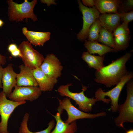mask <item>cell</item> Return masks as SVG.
<instances>
[{
    "label": "cell",
    "instance_id": "cell-36",
    "mask_svg": "<svg viewBox=\"0 0 133 133\" xmlns=\"http://www.w3.org/2000/svg\"></svg>",
    "mask_w": 133,
    "mask_h": 133
},
{
    "label": "cell",
    "instance_id": "cell-6",
    "mask_svg": "<svg viewBox=\"0 0 133 133\" xmlns=\"http://www.w3.org/2000/svg\"><path fill=\"white\" fill-rule=\"evenodd\" d=\"M59 106L57 110L62 111L65 110L67 112L68 118L65 122L70 124L76 120L84 118H95L100 116H105L106 115L105 112L102 111L95 114L87 113L82 111L74 106L70 101V99L67 97L62 100L58 98Z\"/></svg>",
    "mask_w": 133,
    "mask_h": 133
},
{
    "label": "cell",
    "instance_id": "cell-28",
    "mask_svg": "<svg viewBox=\"0 0 133 133\" xmlns=\"http://www.w3.org/2000/svg\"><path fill=\"white\" fill-rule=\"evenodd\" d=\"M83 3L85 6H88L89 8L95 6V3L94 0H82Z\"/></svg>",
    "mask_w": 133,
    "mask_h": 133
},
{
    "label": "cell",
    "instance_id": "cell-2",
    "mask_svg": "<svg viewBox=\"0 0 133 133\" xmlns=\"http://www.w3.org/2000/svg\"><path fill=\"white\" fill-rule=\"evenodd\" d=\"M6 2L8 6V19L10 21L20 22L25 18H28L34 21L38 20L33 12L34 8L37 3V0H33L31 2L25 0L21 4L15 2L12 0H8Z\"/></svg>",
    "mask_w": 133,
    "mask_h": 133
},
{
    "label": "cell",
    "instance_id": "cell-24",
    "mask_svg": "<svg viewBox=\"0 0 133 133\" xmlns=\"http://www.w3.org/2000/svg\"><path fill=\"white\" fill-rule=\"evenodd\" d=\"M101 27L100 20L98 18L95 21L89 29L87 37L88 41H97Z\"/></svg>",
    "mask_w": 133,
    "mask_h": 133
},
{
    "label": "cell",
    "instance_id": "cell-31",
    "mask_svg": "<svg viewBox=\"0 0 133 133\" xmlns=\"http://www.w3.org/2000/svg\"><path fill=\"white\" fill-rule=\"evenodd\" d=\"M6 63V57L0 54V65H5Z\"/></svg>",
    "mask_w": 133,
    "mask_h": 133
},
{
    "label": "cell",
    "instance_id": "cell-32",
    "mask_svg": "<svg viewBox=\"0 0 133 133\" xmlns=\"http://www.w3.org/2000/svg\"><path fill=\"white\" fill-rule=\"evenodd\" d=\"M3 69L1 66L0 65V88H2V79L3 76Z\"/></svg>",
    "mask_w": 133,
    "mask_h": 133
},
{
    "label": "cell",
    "instance_id": "cell-26",
    "mask_svg": "<svg viewBox=\"0 0 133 133\" xmlns=\"http://www.w3.org/2000/svg\"><path fill=\"white\" fill-rule=\"evenodd\" d=\"M133 8V0H126L121 1L118 13H122L131 11Z\"/></svg>",
    "mask_w": 133,
    "mask_h": 133
},
{
    "label": "cell",
    "instance_id": "cell-3",
    "mask_svg": "<svg viewBox=\"0 0 133 133\" xmlns=\"http://www.w3.org/2000/svg\"><path fill=\"white\" fill-rule=\"evenodd\" d=\"M133 77V72L128 71L114 88L106 92L104 91L101 88H99L95 92L94 97L99 101L106 103L111 101V107L108 110H111L114 112H117L119 106L118 100L121 91L125 84Z\"/></svg>",
    "mask_w": 133,
    "mask_h": 133
},
{
    "label": "cell",
    "instance_id": "cell-8",
    "mask_svg": "<svg viewBox=\"0 0 133 133\" xmlns=\"http://www.w3.org/2000/svg\"><path fill=\"white\" fill-rule=\"evenodd\" d=\"M25 101L15 102L8 100L3 91L0 92V133H9L7 130L8 122L10 116L18 106L25 104Z\"/></svg>",
    "mask_w": 133,
    "mask_h": 133
},
{
    "label": "cell",
    "instance_id": "cell-35",
    "mask_svg": "<svg viewBox=\"0 0 133 133\" xmlns=\"http://www.w3.org/2000/svg\"><path fill=\"white\" fill-rule=\"evenodd\" d=\"M4 24V22L2 20L0 19V28L3 26Z\"/></svg>",
    "mask_w": 133,
    "mask_h": 133
},
{
    "label": "cell",
    "instance_id": "cell-29",
    "mask_svg": "<svg viewBox=\"0 0 133 133\" xmlns=\"http://www.w3.org/2000/svg\"><path fill=\"white\" fill-rule=\"evenodd\" d=\"M18 48L17 45L12 43L9 44L8 47V50L9 52L11 53L14 51Z\"/></svg>",
    "mask_w": 133,
    "mask_h": 133
},
{
    "label": "cell",
    "instance_id": "cell-23",
    "mask_svg": "<svg viewBox=\"0 0 133 133\" xmlns=\"http://www.w3.org/2000/svg\"><path fill=\"white\" fill-rule=\"evenodd\" d=\"M131 37L130 34L121 35L115 37L114 52H116L125 50L129 46Z\"/></svg>",
    "mask_w": 133,
    "mask_h": 133
},
{
    "label": "cell",
    "instance_id": "cell-18",
    "mask_svg": "<svg viewBox=\"0 0 133 133\" xmlns=\"http://www.w3.org/2000/svg\"><path fill=\"white\" fill-rule=\"evenodd\" d=\"M95 6L102 14L117 13L121 0H94Z\"/></svg>",
    "mask_w": 133,
    "mask_h": 133
},
{
    "label": "cell",
    "instance_id": "cell-11",
    "mask_svg": "<svg viewBox=\"0 0 133 133\" xmlns=\"http://www.w3.org/2000/svg\"><path fill=\"white\" fill-rule=\"evenodd\" d=\"M40 68L49 77L57 79L62 74L63 66L57 57L51 53L47 55Z\"/></svg>",
    "mask_w": 133,
    "mask_h": 133
},
{
    "label": "cell",
    "instance_id": "cell-33",
    "mask_svg": "<svg viewBox=\"0 0 133 133\" xmlns=\"http://www.w3.org/2000/svg\"><path fill=\"white\" fill-rule=\"evenodd\" d=\"M41 2L42 3H46L48 6H49L50 4H53V3L54 4V1L53 0H41Z\"/></svg>",
    "mask_w": 133,
    "mask_h": 133
},
{
    "label": "cell",
    "instance_id": "cell-14",
    "mask_svg": "<svg viewBox=\"0 0 133 133\" xmlns=\"http://www.w3.org/2000/svg\"><path fill=\"white\" fill-rule=\"evenodd\" d=\"M38 87L42 91H50L57 83V79L50 77L45 74L39 68L33 70Z\"/></svg>",
    "mask_w": 133,
    "mask_h": 133
},
{
    "label": "cell",
    "instance_id": "cell-13",
    "mask_svg": "<svg viewBox=\"0 0 133 133\" xmlns=\"http://www.w3.org/2000/svg\"><path fill=\"white\" fill-rule=\"evenodd\" d=\"M20 72L16 76V86H35L38 85L34 76L33 70L22 64L19 66Z\"/></svg>",
    "mask_w": 133,
    "mask_h": 133
},
{
    "label": "cell",
    "instance_id": "cell-30",
    "mask_svg": "<svg viewBox=\"0 0 133 133\" xmlns=\"http://www.w3.org/2000/svg\"><path fill=\"white\" fill-rule=\"evenodd\" d=\"M11 55L14 57H19L21 58L22 56L20 51L18 48L15 50L10 53Z\"/></svg>",
    "mask_w": 133,
    "mask_h": 133
},
{
    "label": "cell",
    "instance_id": "cell-9",
    "mask_svg": "<svg viewBox=\"0 0 133 133\" xmlns=\"http://www.w3.org/2000/svg\"><path fill=\"white\" fill-rule=\"evenodd\" d=\"M80 10L83 15V21L82 29L77 35L79 40L85 41L87 38L88 32L92 24L99 18L100 13L95 6L89 8L83 5L80 0L78 1Z\"/></svg>",
    "mask_w": 133,
    "mask_h": 133
},
{
    "label": "cell",
    "instance_id": "cell-4",
    "mask_svg": "<svg viewBox=\"0 0 133 133\" xmlns=\"http://www.w3.org/2000/svg\"><path fill=\"white\" fill-rule=\"evenodd\" d=\"M71 83H68L64 85H62L59 87L57 91L60 95L66 96L71 98L75 101L76 104L79 106V108L84 112H88L91 111L93 105L96 102L99 100L95 97L89 98L86 96L84 92L87 87L82 85V91L79 93H74L70 91L69 89Z\"/></svg>",
    "mask_w": 133,
    "mask_h": 133
},
{
    "label": "cell",
    "instance_id": "cell-7",
    "mask_svg": "<svg viewBox=\"0 0 133 133\" xmlns=\"http://www.w3.org/2000/svg\"><path fill=\"white\" fill-rule=\"evenodd\" d=\"M24 65L32 70L40 67L44 59L28 41H24L18 46Z\"/></svg>",
    "mask_w": 133,
    "mask_h": 133
},
{
    "label": "cell",
    "instance_id": "cell-10",
    "mask_svg": "<svg viewBox=\"0 0 133 133\" xmlns=\"http://www.w3.org/2000/svg\"><path fill=\"white\" fill-rule=\"evenodd\" d=\"M8 97L15 102L28 100L32 101L38 99L42 91L38 86H16Z\"/></svg>",
    "mask_w": 133,
    "mask_h": 133
},
{
    "label": "cell",
    "instance_id": "cell-12",
    "mask_svg": "<svg viewBox=\"0 0 133 133\" xmlns=\"http://www.w3.org/2000/svg\"><path fill=\"white\" fill-rule=\"evenodd\" d=\"M12 66V64L10 63L3 69L2 79V91L8 97L12 93V88L16 84L17 74L14 71Z\"/></svg>",
    "mask_w": 133,
    "mask_h": 133
},
{
    "label": "cell",
    "instance_id": "cell-34",
    "mask_svg": "<svg viewBox=\"0 0 133 133\" xmlns=\"http://www.w3.org/2000/svg\"><path fill=\"white\" fill-rule=\"evenodd\" d=\"M125 133H133V130L131 129L127 130Z\"/></svg>",
    "mask_w": 133,
    "mask_h": 133
},
{
    "label": "cell",
    "instance_id": "cell-27",
    "mask_svg": "<svg viewBox=\"0 0 133 133\" xmlns=\"http://www.w3.org/2000/svg\"><path fill=\"white\" fill-rule=\"evenodd\" d=\"M120 21L127 24L133 20V11L129 12L119 13Z\"/></svg>",
    "mask_w": 133,
    "mask_h": 133
},
{
    "label": "cell",
    "instance_id": "cell-19",
    "mask_svg": "<svg viewBox=\"0 0 133 133\" xmlns=\"http://www.w3.org/2000/svg\"><path fill=\"white\" fill-rule=\"evenodd\" d=\"M88 51L90 54H97L102 56L108 53L114 52V49L103 44L98 43L97 41L85 40L84 44Z\"/></svg>",
    "mask_w": 133,
    "mask_h": 133
},
{
    "label": "cell",
    "instance_id": "cell-21",
    "mask_svg": "<svg viewBox=\"0 0 133 133\" xmlns=\"http://www.w3.org/2000/svg\"><path fill=\"white\" fill-rule=\"evenodd\" d=\"M29 117V115L28 113L24 114L22 120L19 128V133H50L52 129L54 127L55 123L53 120L50 121L48 123V126L45 129L36 132H32L29 129L27 123Z\"/></svg>",
    "mask_w": 133,
    "mask_h": 133
},
{
    "label": "cell",
    "instance_id": "cell-15",
    "mask_svg": "<svg viewBox=\"0 0 133 133\" xmlns=\"http://www.w3.org/2000/svg\"><path fill=\"white\" fill-rule=\"evenodd\" d=\"M22 33L28 41L31 44L36 46H43L44 43L50 38L51 33L49 32H36L29 30L26 27L22 29Z\"/></svg>",
    "mask_w": 133,
    "mask_h": 133
},
{
    "label": "cell",
    "instance_id": "cell-25",
    "mask_svg": "<svg viewBox=\"0 0 133 133\" xmlns=\"http://www.w3.org/2000/svg\"><path fill=\"white\" fill-rule=\"evenodd\" d=\"M130 31L128 27V24L123 22L113 31V35L114 37L123 34H129Z\"/></svg>",
    "mask_w": 133,
    "mask_h": 133
},
{
    "label": "cell",
    "instance_id": "cell-22",
    "mask_svg": "<svg viewBox=\"0 0 133 133\" xmlns=\"http://www.w3.org/2000/svg\"><path fill=\"white\" fill-rule=\"evenodd\" d=\"M97 41L102 43L113 49L115 48L114 38L112 33L102 27L101 28Z\"/></svg>",
    "mask_w": 133,
    "mask_h": 133
},
{
    "label": "cell",
    "instance_id": "cell-20",
    "mask_svg": "<svg viewBox=\"0 0 133 133\" xmlns=\"http://www.w3.org/2000/svg\"><path fill=\"white\" fill-rule=\"evenodd\" d=\"M81 58L87 64L89 68L98 70L104 66L103 63L105 60L104 55L96 56L90 54L87 51L83 53Z\"/></svg>",
    "mask_w": 133,
    "mask_h": 133
},
{
    "label": "cell",
    "instance_id": "cell-17",
    "mask_svg": "<svg viewBox=\"0 0 133 133\" xmlns=\"http://www.w3.org/2000/svg\"><path fill=\"white\" fill-rule=\"evenodd\" d=\"M56 115H52L55 118L56 123L53 130L50 133H74L77 130V126L75 121L67 124L62 120L61 115L63 112L58 110Z\"/></svg>",
    "mask_w": 133,
    "mask_h": 133
},
{
    "label": "cell",
    "instance_id": "cell-16",
    "mask_svg": "<svg viewBox=\"0 0 133 133\" xmlns=\"http://www.w3.org/2000/svg\"><path fill=\"white\" fill-rule=\"evenodd\" d=\"M98 18L101 27L111 32L120 24V14L118 13L102 14Z\"/></svg>",
    "mask_w": 133,
    "mask_h": 133
},
{
    "label": "cell",
    "instance_id": "cell-1",
    "mask_svg": "<svg viewBox=\"0 0 133 133\" xmlns=\"http://www.w3.org/2000/svg\"><path fill=\"white\" fill-rule=\"evenodd\" d=\"M131 56V52H126L110 64L96 70L95 73V81L108 87L116 85L128 72L126 63Z\"/></svg>",
    "mask_w": 133,
    "mask_h": 133
},
{
    "label": "cell",
    "instance_id": "cell-5",
    "mask_svg": "<svg viewBox=\"0 0 133 133\" xmlns=\"http://www.w3.org/2000/svg\"><path fill=\"white\" fill-rule=\"evenodd\" d=\"M127 83L126 100L123 104L119 105L118 111L119 115L114 120L117 126L123 128L124 123L133 122V82L130 80Z\"/></svg>",
    "mask_w": 133,
    "mask_h": 133
}]
</instances>
